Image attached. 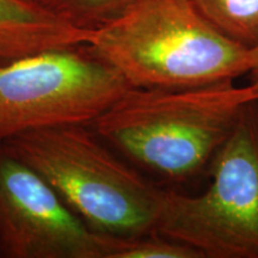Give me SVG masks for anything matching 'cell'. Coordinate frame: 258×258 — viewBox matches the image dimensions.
Segmentation results:
<instances>
[{
  "instance_id": "30bf717a",
  "label": "cell",
  "mask_w": 258,
  "mask_h": 258,
  "mask_svg": "<svg viewBox=\"0 0 258 258\" xmlns=\"http://www.w3.org/2000/svg\"><path fill=\"white\" fill-rule=\"evenodd\" d=\"M110 258H203L200 251L182 241L159 234L116 238Z\"/></svg>"
},
{
  "instance_id": "7a4b0ae2",
  "label": "cell",
  "mask_w": 258,
  "mask_h": 258,
  "mask_svg": "<svg viewBox=\"0 0 258 258\" xmlns=\"http://www.w3.org/2000/svg\"><path fill=\"white\" fill-rule=\"evenodd\" d=\"M86 49L132 88L179 89L246 76L250 49L222 35L192 0H131Z\"/></svg>"
},
{
  "instance_id": "5b68a950",
  "label": "cell",
  "mask_w": 258,
  "mask_h": 258,
  "mask_svg": "<svg viewBox=\"0 0 258 258\" xmlns=\"http://www.w3.org/2000/svg\"><path fill=\"white\" fill-rule=\"evenodd\" d=\"M131 88L85 46L0 66V144L49 125L91 124Z\"/></svg>"
},
{
  "instance_id": "ba28073f",
  "label": "cell",
  "mask_w": 258,
  "mask_h": 258,
  "mask_svg": "<svg viewBox=\"0 0 258 258\" xmlns=\"http://www.w3.org/2000/svg\"><path fill=\"white\" fill-rule=\"evenodd\" d=\"M222 35L246 49L258 46V0H192Z\"/></svg>"
},
{
  "instance_id": "277c9868",
  "label": "cell",
  "mask_w": 258,
  "mask_h": 258,
  "mask_svg": "<svg viewBox=\"0 0 258 258\" xmlns=\"http://www.w3.org/2000/svg\"><path fill=\"white\" fill-rule=\"evenodd\" d=\"M208 170L200 195L165 190L156 234L203 258H258V99L244 105Z\"/></svg>"
},
{
  "instance_id": "9c48e42d",
  "label": "cell",
  "mask_w": 258,
  "mask_h": 258,
  "mask_svg": "<svg viewBox=\"0 0 258 258\" xmlns=\"http://www.w3.org/2000/svg\"><path fill=\"white\" fill-rule=\"evenodd\" d=\"M131 0H47L46 5L79 28L95 30L116 17Z\"/></svg>"
},
{
  "instance_id": "3957f363",
  "label": "cell",
  "mask_w": 258,
  "mask_h": 258,
  "mask_svg": "<svg viewBox=\"0 0 258 258\" xmlns=\"http://www.w3.org/2000/svg\"><path fill=\"white\" fill-rule=\"evenodd\" d=\"M2 144L40 173L92 231L121 239L157 233L165 190L90 124L49 125Z\"/></svg>"
},
{
  "instance_id": "52a82bcc",
  "label": "cell",
  "mask_w": 258,
  "mask_h": 258,
  "mask_svg": "<svg viewBox=\"0 0 258 258\" xmlns=\"http://www.w3.org/2000/svg\"><path fill=\"white\" fill-rule=\"evenodd\" d=\"M92 34L43 4L0 0V66L44 51L85 46Z\"/></svg>"
},
{
  "instance_id": "7c38bea8",
  "label": "cell",
  "mask_w": 258,
  "mask_h": 258,
  "mask_svg": "<svg viewBox=\"0 0 258 258\" xmlns=\"http://www.w3.org/2000/svg\"><path fill=\"white\" fill-rule=\"evenodd\" d=\"M28 2H34V3H38V4H43L46 5L47 0H28ZM47 6V5H46Z\"/></svg>"
},
{
  "instance_id": "8992f818",
  "label": "cell",
  "mask_w": 258,
  "mask_h": 258,
  "mask_svg": "<svg viewBox=\"0 0 258 258\" xmlns=\"http://www.w3.org/2000/svg\"><path fill=\"white\" fill-rule=\"evenodd\" d=\"M114 244L0 144V258H110Z\"/></svg>"
},
{
  "instance_id": "8fae6325",
  "label": "cell",
  "mask_w": 258,
  "mask_h": 258,
  "mask_svg": "<svg viewBox=\"0 0 258 258\" xmlns=\"http://www.w3.org/2000/svg\"><path fill=\"white\" fill-rule=\"evenodd\" d=\"M246 76L250 77L249 88L253 97L258 99V46L250 49V66Z\"/></svg>"
},
{
  "instance_id": "6da1fadb",
  "label": "cell",
  "mask_w": 258,
  "mask_h": 258,
  "mask_svg": "<svg viewBox=\"0 0 258 258\" xmlns=\"http://www.w3.org/2000/svg\"><path fill=\"white\" fill-rule=\"evenodd\" d=\"M252 99L249 86L234 80L131 88L90 125L137 169L180 183L209 169Z\"/></svg>"
}]
</instances>
